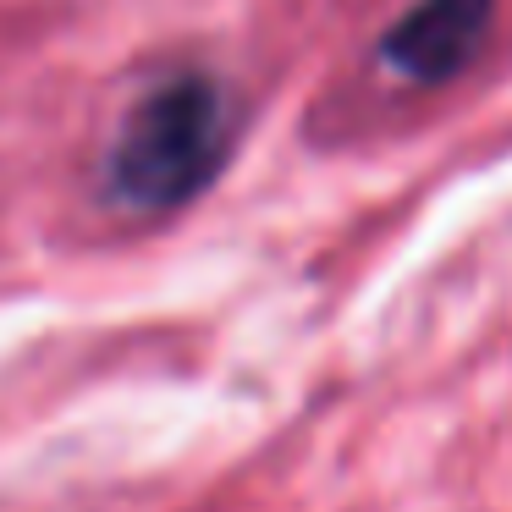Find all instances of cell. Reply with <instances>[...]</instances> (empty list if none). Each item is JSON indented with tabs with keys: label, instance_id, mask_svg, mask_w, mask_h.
I'll use <instances>...</instances> for the list:
<instances>
[{
	"label": "cell",
	"instance_id": "1",
	"mask_svg": "<svg viewBox=\"0 0 512 512\" xmlns=\"http://www.w3.org/2000/svg\"><path fill=\"white\" fill-rule=\"evenodd\" d=\"M232 133V94L210 72L160 78L116 127L105 155V188L116 204L144 215L182 210L221 177Z\"/></svg>",
	"mask_w": 512,
	"mask_h": 512
},
{
	"label": "cell",
	"instance_id": "2",
	"mask_svg": "<svg viewBox=\"0 0 512 512\" xmlns=\"http://www.w3.org/2000/svg\"><path fill=\"white\" fill-rule=\"evenodd\" d=\"M490 12H496V0H419L391 23L380 61L419 89L452 83L485 45Z\"/></svg>",
	"mask_w": 512,
	"mask_h": 512
}]
</instances>
